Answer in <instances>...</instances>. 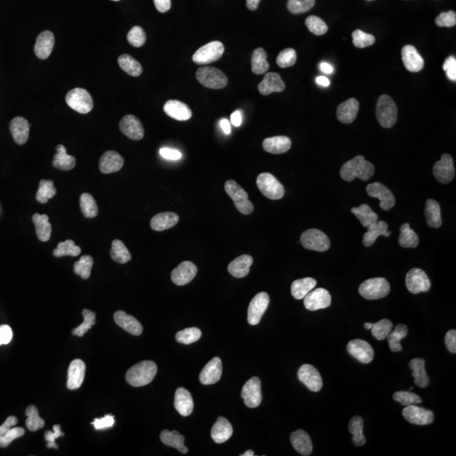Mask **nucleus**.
<instances>
[{"label":"nucleus","instance_id":"14","mask_svg":"<svg viewBox=\"0 0 456 456\" xmlns=\"http://www.w3.org/2000/svg\"><path fill=\"white\" fill-rule=\"evenodd\" d=\"M256 83L265 94L279 95L284 94L293 83V69L286 56L281 53H267L254 71Z\"/></svg>","mask_w":456,"mask_h":456},{"label":"nucleus","instance_id":"16","mask_svg":"<svg viewBox=\"0 0 456 456\" xmlns=\"http://www.w3.org/2000/svg\"><path fill=\"white\" fill-rule=\"evenodd\" d=\"M320 310L325 313L326 316L333 320H343V322H354L363 316V306L359 301L350 299V297H342V296H333L328 294L320 299Z\"/></svg>","mask_w":456,"mask_h":456},{"label":"nucleus","instance_id":"11","mask_svg":"<svg viewBox=\"0 0 456 456\" xmlns=\"http://www.w3.org/2000/svg\"><path fill=\"white\" fill-rule=\"evenodd\" d=\"M237 129L247 142L265 154H276L286 142L284 132L257 109H245L235 117Z\"/></svg>","mask_w":456,"mask_h":456},{"label":"nucleus","instance_id":"9","mask_svg":"<svg viewBox=\"0 0 456 456\" xmlns=\"http://www.w3.org/2000/svg\"><path fill=\"white\" fill-rule=\"evenodd\" d=\"M114 306L107 313L105 330L110 337L124 342L144 340L151 333L152 320L144 311L135 310L132 296L126 289H117L112 294Z\"/></svg>","mask_w":456,"mask_h":456},{"label":"nucleus","instance_id":"7","mask_svg":"<svg viewBox=\"0 0 456 456\" xmlns=\"http://www.w3.org/2000/svg\"><path fill=\"white\" fill-rule=\"evenodd\" d=\"M328 224L355 242H374L384 233V222L375 210L354 200L335 201L328 210Z\"/></svg>","mask_w":456,"mask_h":456},{"label":"nucleus","instance_id":"12","mask_svg":"<svg viewBox=\"0 0 456 456\" xmlns=\"http://www.w3.org/2000/svg\"><path fill=\"white\" fill-rule=\"evenodd\" d=\"M114 387V379L103 360L83 359L71 397L82 408H92Z\"/></svg>","mask_w":456,"mask_h":456},{"label":"nucleus","instance_id":"18","mask_svg":"<svg viewBox=\"0 0 456 456\" xmlns=\"http://www.w3.org/2000/svg\"><path fill=\"white\" fill-rule=\"evenodd\" d=\"M441 248V256H443V259L446 261V264L452 267V269H456V240L455 239H452V237H448V239H444V240H441L440 244Z\"/></svg>","mask_w":456,"mask_h":456},{"label":"nucleus","instance_id":"17","mask_svg":"<svg viewBox=\"0 0 456 456\" xmlns=\"http://www.w3.org/2000/svg\"><path fill=\"white\" fill-rule=\"evenodd\" d=\"M311 16L322 24L330 26L342 16V0H308Z\"/></svg>","mask_w":456,"mask_h":456},{"label":"nucleus","instance_id":"19","mask_svg":"<svg viewBox=\"0 0 456 456\" xmlns=\"http://www.w3.org/2000/svg\"><path fill=\"white\" fill-rule=\"evenodd\" d=\"M450 380H452V384L456 389V362H453L452 367H450Z\"/></svg>","mask_w":456,"mask_h":456},{"label":"nucleus","instance_id":"1","mask_svg":"<svg viewBox=\"0 0 456 456\" xmlns=\"http://www.w3.org/2000/svg\"><path fill=\"white\" fill-rule=\"evenodd\" d=\"M392 158L403 169L419 178H444L453 173V151L433 135L409 132L392 144Z\"/></svg>","mask_w":456,"mask_h":456},{"label":"nucleus","instance_id":"8","mask_svg":"<svg viewBox=\"0 0 456 456\" xmlns=\"http://www.w3.org/2000/svg\"><path fill=\"white\" fill-rule=\"evenodd\" d=\"M19 259L33 288L43 291L53 286L58 274L60 247L51 237L43 233L29 235L20 244Z\"/></svg>","mask_w":456,"mask_h":456},{"label":"nucleus","instance_id":"4","mask_svg":"<svg viewBox=\"0 0 456 456\" xmlns=\"http://www.w3.org/2000/svg\"><path fill=\"white\" fill-rule=\"evenodd\" d=\"M239 256L248 271L265 281H281L289 269L284 247L267 230L248 232L240 242Z\"/></svg>","mask_w":456,"mask_h":456},{"label":"nucleus","instance_id":"20","mask_svg":"<svg viewBox=\"0 0 456 456\" xmlns=\"http://www.w3.org/2000/svg\"><path fill=\"white\" fill-rule=\"evenodd\" d=\"M225 2H239V0H225Z\"/></svg>","mask_w":456,"mask_h":456},{"label":"nucleus","instance_id":"5","mask_svg":"<svg viewBox=\"0 0 456 456\" xmlns=\"http://www.w3.org/2000/svg\"><path fill=\"white\" fill-rule=\"evenodd\" d=\"M110 77L107 66L98 61H88L73 75L68 94L69 109L80 118H94L100 112L109 94Z\"/></svg>","mask_w":456,"mask_h":456},{"label":"nucleus","instance_id":"13","mask_svg":"<svg viewBox=\"0 0 456 456\" xmlns=\"http://www.w3.org/2000/svg\"><path fill=\"white\" fill-rule=\"evenodd\" d=\"M159 411L164 428L173 436H188L196 429L195 409L186 392L169 386L159 395Z\"/></svg>","mask_w":456,"mask_h":456},{"label":"nucleus","instance_id":"6","mask_svg":"<svg viewBox=\"0 0 456 456\" xmlns=\"http://www.w3.org/2000/svg\"><path fill=\"white\" fill-rule=\"evenodd\" d=\"M248 320L240 308L228 301L210 305L200 318L198 337L208 348L225 346L244 338Z\"/></svg>","mask_w":456,"mask_h":456},{"label":"nucleus","instance_id":"15","mask_svg":"<svg viewBox=\"0 0 456 456\" xmlns=\"http://www.w3.org/2000/svg\"><path fill=\"white\" fill-rule=\"evenodd\" d=\"M65 441L71 456H103V450L98 443L97 433L94 429H80L77 426L68 428Z\"/></svg>","mask_w":456,"mask_h":456},{"label":"nucleus","instance_id":"2","mask_svg":"<svg viewBox=\"0 0 456 456\" xmlns=\"http://www.w3.org/2000/svg\"><path fill=\"white\" fill-rule=\"evenodd\" d=\"M131 201L135 212L158 227H176L186 216V200L180 186L164 176L139 181L132 190Z\"/></svg>","mask_w":456,"mask_h":456},{"label":"nucleus","instance_id":"10","mask_svg":"<svg viewBox=\"0 0 456 456\" xmlns=\"http://www.w3.org/2000/svg\"><path fill=\"white\" fill-rule=\"evenodd\" d=\"M359 441V433L346 424H325L311 429L301 440L303 456H343Z\"/></svg>","mask_w":456,"mask_h":456},{"label":"nucleus","instance_id":"3","mask_svg":"<svg viewBox=\"0 0 456 456\" xmlns=\"http://www.w3.org/2000/svg\"><path fill=\"white\" fill-rule=\"evenodd\" d=\"M448 100V92L441 83H423L395 98L384 117L394 129H416L440 118Z\"/></svg>","mask_w":456,"mask_h":456}]
</instances>
